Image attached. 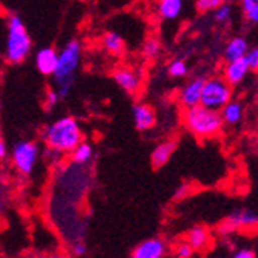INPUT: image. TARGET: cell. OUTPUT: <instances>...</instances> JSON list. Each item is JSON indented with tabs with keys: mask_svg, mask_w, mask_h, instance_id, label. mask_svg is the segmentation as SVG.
I'll return each mask as SVG.
<instances>
[{
	"mask_svg": "<svg viewBox=\"0 0 258 258\" xmlns=\"http://www.w3.org/2000/svg\"><path fill=\"white\" fill-rule=\"evenodd\" d=\"M42 139L46 149L53 153H72L82 141V128L73 116H60L43 128Z\"/></svg>",
	"mask_w": 258,
	"mask_h": 258,
	"instance_id": "cell-1",
	"label": "cell"
},
{
	"mask_svg": "<svg viewBox=\"0 0 258 258\" xmlns=\"http://www.w3.org/2000/svg\"><path fill=\"white\" fill-rule=\"evenodd\" d=\"M31 50L33 40L25 22L17 14H10L7 20L5 59L13 65H20L30 57Z\"/></svg>",
	"mask_w": 258,
	"mask_h": 258,
	"instance_id": "cell-2",
	"label": "cell"
},
{
	"mask_svg": "<svg viewBox=\"0 0 258 258\" xmlns=\"http://www.w3.org/2000/svg\"><path fill=\"white\" fill-rule=\"evenodd\" d=\"M182 119L184 125L200 138H212L218 135L224 125L218 110L207 108L201 104L185 108Z\"/></svg>",
	"mask_w": 258,
	"mask_h": 258,
	"instance_id": "cell-3",
	"label": "cell"
},
{
	"mask_svg": "<svg viewBox=\"0 0 258 258\" xmlns=\"http://www.w3.org/2000/svg\"><path fill=\"white\" fill-rule=\"evenodd\" d=\"M82 59V43L79 39L68 40L63 48L57 53V65L53 73V79L56 84L60 82H75V75L81 65Z\"/></svg>",
	"mask_w": 258,
	"mask_h": 258,
	"instance_id": "cell-4",
	"label": "cell"
},
{
	"mask_svg": "<svg viewBox=\"0 0 258 258\" xmlns=\"http://www.w3.org/2000/svg\"><path fill=\"white\" fill-rule=\"evenodd\" d=\"M232 88L233 87H230L223 76H212L204 79L200 104L220 111L232 99Z\"/></svg>",
	"mask_w": 258,
	"mask_h": 258,
	"instance_id": "cell-5",
	"label": "cell"
},
{
	"mask_svg": "<svg viewBox=\"0 0 258 258\" xmlns=\"http://www.w3.org/2000/svg\"><path fill=\"white\" fill-rule=\"evenodd\" d=\"M11 162L16 167V170L20 175H31L37 166V161L40 156L39 146L34 141H19L14 144V147L10 150Z\"/></svg>",
	"mask_w": 258,
	"mask_h": 258,
	"instance_id": "cell-6",
	"label": "cell"
},
{
	"mask_svg": "<svg viewBox=\"0 0 258 258\" xmlns=\"http://www.w3.org/2000/svg\"><path fill=\"white\" fill-rule=\"evenodd\" d=\"M113 79L121 90H124L127 93V95H136V93L141 90V85H143V76H141V73L138 70L128 68V67L114 70Z\"/></svg>",
	"mask_w": 258,
	"mask_h": 258,
	"instance_id": "cell-7",
	"label": "cell"
},
{
	"mask_svg": "<svg viewBox=\"0 0 258 258\" xmlns=\"http://www.w3.org/2000/svg\"><path fill=\"white\" fill-rule=\"evenodd\" d=\"M204 85V78L203 76H195L187 81L181 91H179V102L182 104L184 108H189L194 105H198L201 101V91Z\"/></svg>",
	"mask_w": 258,
	"mask_h": 258,
	"instance_id": "cell-8",
	"label": "cell"
},
{
	"mask_svg": "<svg viewBox=\"0 0 258 258\" xmlns=\"http://www.w3.org/2000/svg\"><path fill=\"white\" fill-rule=\"evenodd\" d=\"M133 124L138 132H149L156 124V113L152 105L146 102H138L132 110Z\"/></svg>",
	"mask_w": 258,
	"mask_h": 258,
	"instance_id": "cell-9",
	"label": "cell"
},
{
	"mask_svg": "<svg viewBox=\"0 0 258 258\" xmlns=\"http://www.w3.org/2000/svg\"><path fill=\"white\" fill-rule=\"evenodd\" d=\"M249 75H250V68L243 57L237 60H229L224 67L223 78L230 87H238L247 79Z\"/></svg>",
	"mask_w": 258,
	"mask_h": 258,
	"instance_id": "cell-10",
	"label": "cell"
},
{
	"mask_svg": "<svg viewBox=\"0 0 258 258\" xmlns=\"http://www.w3.org/2000/svg\"><path fill=\"white\" fill-rule=\"evenodd\" d=\"M34 63L42 76H53L57 65V51L53 46H42L34 54Z\"/></svg>",
	"mask_w": 258,
	"mask_h": 258,
	"instance_id": "cell-11",
	"label": "cell"
},
{
	"mask_svg": "<svg viewBox=\"0 0 258 258\" xmlns=\"http://www.w3.org/2000/svg\"><path fill=\"white\" fill-rule=\"evenodd\" d=\"M244 113H246L244 104L241 101H238V99H230L220 110L223 124H226V125H237V124H240L243 121V118H244Z\"/></svg>",
	"mask_w": 258,
	"mask_h": 258,
	"instance_id": "cell-12",
	"label": "cell"
},
{
	"mask_svg": "<svg viewBox=\"0 0 258 258\" xmlns=\"http://www.w3.org/2000/svg\"><path fill=\"white\" fill-rule=\"evenodd\" d=\"M166 253V244L159 238H150L141 243L135 250L132 258H162Z\"/></svg>",
	"mask_w": 258,
	"mask_h": 258,
	"instance_id": "cell-13",
	"label": "cell"
},
{
	"mask_svg": "<svg viewBox=\"0 0 258 258\" xmlns=\"http://www.w3.org/2000/svg\"><path fill=\"white\" fill-rule=\"evenodd\" d=\"M249 48H250L249 40H247L244 36H235V37H232V39L224 45L223 56H224L226 62H229V60H237V59H243Z\"/></svg>",
	"mask_w": 258,
	"mask_h": 258,
	"instance_id": "cell-14",
	"label": "cell"
},
{
	"mask_svg": "<svg viewBox=\"0 0 258 258\" xmlns=\"http://www.w3.org/2000/svg\"><path fill=\"white\" fill-rule=\"evenodd\" d=\"M175 149H176V143H175V141H172V139H167V141H162V143H159L153 149L152 156H150L152 166L155 169H159L162 166H166V164L169 162V159L172 158Z\"/></svg>",
	"mask_w": 258,
	"mask_h": 258,
	"instance_id": "cell-15",
	"label": "cell"
},
{
	"mask_svg": "<svg viewBox=\"0 0 258 258\" xmlns=\"http://www.w3.org/2000/svg\"><path fill=\"white\" fill-rule=\"evenodd\" d=\"M184 0H159L158 2V16L162 20H175L181 16Z\"/></svg>",
	"mask_w": 258,
	"mask_h": 258,
	"instance_id": "cell-16",
	"label": "cell"
},
{
	"mask_svg": "<svg viewBox=\"0 0 258 258\" xmlns=\"http://www.w3.org/2000/svg\"><path fill=\"white\" fill-rule=\"evenodd\" d=\"M102 46L108 54L121 56L125 51V40L119 33L108 31L102 36Z\"/></svg>",
	"mask_w": 258,
	"mask_h": 258,
	"instance_id": "cell-17",
	"label": "cell"
},
{
	"mask_svg": "<svg viewBox=\"0 0 258 258\" xmlns=\"http://www.w3.org/2000/svg\"><path fill=\"white\" fill-rule=\"evenodd\" d=\"M258 218H256V214L252 212V210H247V209H243V210H238V212H233L229 220H227V224L230 229H238V227H253L256 224Z\"/></svg>",
	"mask_w": 258,
	"mask_h": 258,
	"instance_id": "cell-18",
	"label": "cell"
},
{
	"mask_svg": "<svg viewBox=\"0 0 258 258\" xmlns=\"http://www.w3.org/2000/svg\"><path fill=\"white\" fill-rule=\"evenodd\" d=\"M93 155H95V150H93V146L90 143H85V141H81V143L75 147V150L72 152V159L75 164H79V166H84V164L90 162Z\"/></svg>",
	"mask_w": 258,
	"mask_h": 258,
	"instance_id": "cell-19",
	"label": "cell"
},
{
	"mask_svg": "<svg viewBox=\"0 0 258 258\" xmlns=\"http://www.w3.org/2000/svg\"><path fill=\"white\" fill-rule=\"evenodd\" d=\"M207 241H209V232L204 229V227H201V226H197V227H194L190 232H189V243L190 244V247L195 250V249H203V247H206V244H207Z\"/></svg>",
	"mask_w": 258,
	"mask_h": 258,
	"instance_id": "cell-20",
	"label": "cell"
},
{
	"mask_svg": "<svg viewBox=\"0 0 258 258\" xmlns=\"http://www.w3.org/2000/svg\"><path fill=\"white\" fill-rule=\"evenodd\" d=\"M161 51H162V43H161V40L156 39V37L147 39V40L143 43V46H141V54H143V56H144L146 59H149V60L156 59V57L161 54Z\"/></svg>",
	"mask_w": 258,
	"mask_h": 258,
	"instance_id": "cell-21",
	"label": "cell"
},
{
	"mask_svg": "<svg viewBox=\"0 0 258 258\" xmlns=\"http://www.w3.org/2000/svg\"><path fill=\"white\" fill-rule=\"evenodd\" d=\"M240 7H241L244 19L249 23H252V25H256V22H258V0H240Z\"/></svg>",
	"mask_w": 258,
	"mask_h": 258,
	"instance_id": "cell-22",
	"label": "cell"
},
{
	"mask_svg": "<svg viewBox=\"0 0 258 258\" xmlns=\"http://www.w3.org/2000/svg\"><path fill=\"white\" fill-rule=\"evenodd\" d=\"M167 73L170 78H175V79H181V78H185L187 73H189V65L187 62L181 57H176L173 59L169 67H167Z\"/></svg>",
	"mask_w": 258,
	"mask_h": 258,
	"instance_id": "cell-23",
	"label": "cell"
},
{
	"mask_svg": "<svg viewBox=\"0 0 258 258\" xmlns=\"http://www.w3.org/2000/svg\"><path fill=\"white\" fill-rule=\"evenodd\" d=\"M233 17V5L229 2H224L214 11V20L220 25H227Z\"/></svg>",
	"mask_w": 258,
	"mask_h": 258,
	"instance_id": "cell-24",
	"label": "cell"
},
{
	"mask_svg": "<svg viewBox=\"0 0 258 258\" xmlns=\"http://www.w3.org/2000/svg\"><path fill=\"white\" fill-rule=\"evenodd\" d=\"M226 0H197V10L203 14L214 13L220 5H223Z\"/></svg>",
	"mask_w": 258,
	"mask_h": 258,
	"instance_id": "cell-25",
	"label": "cell"
},
{
	"mask_svg": "<svg viewBox=\"0 0 258 258\" xmlns=\"http://www.w3.org/2000/svg\"><path fill=\"white\" fill-rule=\"evenodd\" d=\"M244 60L249 65L250 72H256V68H258V48L256 46H252V48L247 50V53L244 54Z\"/></svg>",
	"mask_w": 258,
	"mask_h": 258,
	"instance_id": "cell-26",
	"label": "cell"
},
{
	"mask_svg": "<svg viewBox=\"0 0 258 258\" xmlns=\"http://www.w3.org/2000/svg\"><path fill=\"white\" fill-rule=\"evenodd\" d=\"M59 101H60V98L57 95L56 88L46 90V93H45V105H46V108H54L59 104Z\"/></svg>",
	"mask_w": 258,
	"mask_h": 258,
	"instance_id": "cell-27",
	"label": "cell"
},
{
	"mask_svg": "<svg viewBox=\"0 0 258 258\" xmlns=\"http://www.w3.org/2000/svg\"><path fill=\"white\" fill-rule=\"evenodd\" d=\"M194 253V249L190 247L189 243H181L176 249V256L178 258H190Z\"/></svg>",
	"mask_w": 258,
	"mask_h": 258,
	"instance_id": "cell-28",
	"label": "cell"
},
{
	"mask_svg": "<svg viewBox=\"0 0 258 258\" xmlns=\"http://www.w3.org/2000/svg\"><path fill=\"white\" fill-rule=\"evenodd\" d=\"M232 258H255V252L250 247H241L233 253Z\"/></svg>",
	"mask_w": 258,
	"mask_h": 258,
	"instance_id": "cell-29",
	"label": "cell"
},
{
	"mask_svg": "<svg viewBox=\"0 0 258 258\" xmlns=\"http://www.w3.org/2000/svg\"><path fill=\"white\" fill-rule=\"evenodd\" d=\"M10 155V149H8V144H7V141L0 136V162L5 161Z\"/></svg>",
	"mask_w": 258,
	"mask_h": 258,
	"instance_id": "cell-30",
	"label": "cell"
},
{
	"mask_svg": "<svg viewBox=\"0 0 258 258\" xmlns=\"http://www.w3.org/2000/svg\"><path fill=\"white\" fill-rule=\"evenodd\" d=\"M85 252H87V247H85V244H84V243H78V244H75V253H76L78 256L85 255Z\"/></svg>",
	"mask_w": 258,
	"mask_h": 258,
	"instance_id": "cell-31",
	"label": "cell"
},
{
	"mask_svg": "<svg viewBox=\"0 0 258 258\" xmlns=\"http://www.w3.org/2000/svg\"><path fill=\"white\" fill-rule=\"evenodd\" d=\"M2 181H4V172H2V167H0V185H2Z\"/></svg>",
	"mask_w": 258,
	"mask_h": 258,
	"instance_id": "cell-32",
	"label": "cell"
},
{
	"mask_svg": "<svg viewBox=\"0 0 258 258\" xmlns=\"http://www.w3.org/2000/svg\"><path fill=\"white\" fill-rule=\"evenodd\" d=\"M0 214H2V203H0Z\"/></svg>",
	"mask_w": 258,
	"mask_h": 258,
	"instance_id": "cell-33",
	"label": "cell"
}]
</instances>
